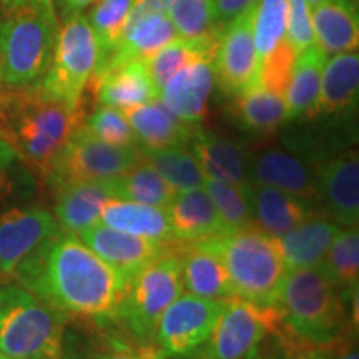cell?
<instances>
[{"label":"cell","mask_w":359,"mask_h":359,"mask_svg":"<svg viewBox=\"0 0 359 359\" xmlns=\"http://www.w3.org/2000/svg\"><path fill=\"white\" fill-rule=\"evenodd\" d=\"M13 280L64 314L118 316L128 280L74 233L58 231L27 257Z\"/></svg>","instance_id":"obj_1"},{"label":"cell","mask_w":359,"mask_h":359,"mask_svg":"<svg viewBox=\"0 0 359 359\" xmlns=\"http://www.w3.org/2000/svg\"><path fill=\"white\" fill-rule=\"evenodd\" d=\"M80 123L82 107L50 100L39 85L0 92V138L17 158L47 177L58 151Z\"/></svg>","instance_id":"obj_2"},{"label":"cell","mask_w":359,"mask_h":359,"mask_svg":"<svg viewBox=\"0 0 359 359\" xmlns=\"http://www.w3.org/2000/svg\"><path fill=\"white\" fill-rule=\"evenodd\" d=\"M53 0H22L0 7L2 85L25 88L40 82L58 34Z\"/></svg>","instance_id":"obj_3"},{"label":"cell","mask_w":359,"mask_h":359,"mask_svg":"<svg viewBox=\"0 0 359 359\" xmlns=\"http://www.w3.org/2000/svg\"><path fill=\"white\" fill-rule=\"evenodd\" d=\"M344 294L353 293L339 290L318 266L288 269L275 303L278 331L309 346H327L343 330Z\"/></svg>","instance_id":"obj_4"},{"label":"cell","mask_w":359,"mask_h":359,"mask_svg":"<svg viewBox=\"0 0 359 359\" xmlns=\"http://www.w3.org/2000/svg\"><path fill=\"white\" fill-rule=\"evenodd\" d=\"M212 243L230 278L233 294L258 306H273L285 280L286 266L278 238L257 226L212 236Z\"/></svg>","instance_id":"obj_5"},{"label":"cell","mask_w":359,"mask_h":359,"mask_svg":"<svg viewBox=\"0 0 359 359\" xmlns=\"http://www.w3.org/2000/svg\"><path fill=\"white\" fill-rule=\"evenodd\" d=\"M67 314L29 290L0 283V356L60 359Z\"/></svg>","instance_id":"obj_6"},{"label":"cell","mask_w":359,"mask_h":359,"mask_svg":"<svg viewBox=\"0 0 359 359\" xmlns=\"http://www.w3.org/2000/svg\"><path fill=\"white\" fill-rule=\"evenodd\" d=\"M98 65V43L87 17L82 13L65 15L53 47L50 64L37 83L50 100L80 109L83 90Z\"/></svg>","instance_id":"obj_7"},{"label":"cell","mask_w":359,"mask_h":359,"mask_svg":"<svg viewBox=\"0 0 359 359\" xmlns=\"http://www.w3.org/2000/svg\"><path fill=\"white\" fill-rule=\"evenodd\" d=\"M182 294L180 240H173L167 253L147 264L130 280L118 316L127 321L138 338H151L155 336L161 314Z\"/></svg>","instance_id":"obj_8"},{"label":"cell","mask_w":359,"mask_h":359,"mask_svg":"<svg viewBox=\"0 0 359 359\" xmlns=\"http://www.w3.org/2000/svg\"><path fill=\"white\" fill-rule=\"evenodd\" d=\"M140 156V148L107 145L80 123L58 151L45 178L55 187L79 182H115L132 168Z\"/></svg>","instance_id":"obj_9"},{"label":"cell","mask_w":359,"mask_h":359,"mask_svg":"<svg viewBox=\"0 0 359 359\" xmlns=\"http://www.w3.org/2000/svg\"><path fill=\"white\" fill-rule=\"evenodd\" d=\"M280 326L275 304L258 306L245 299H228L208 339L185 359H245L266 333H276Z\"/></svg>","instance_id":"obj_10"},{"label":"cell","mask_w":359,"mask_h":359,"mask_svg":"<svg viewBox=\"0 0 359 359\" xmlns=\"http://www.w3.org/2000/svg\"><path fill=\"white\" fill-rule=\"evenodd\" d=\"M228 299H205L182 294L161 314L155 331L156 344L165 356L188 358L212 334Z\"/></svg>","instance_id":"obj_11"},{"label":"cell","mask_w":359,"mask_h":359,"mask_svg":"<svg viewBox=\"0 0 359 359\" xmlns=\"http://www.w3.org/2000/svg\"><path fill=\"white\" fill-rule=\"evenodd\" d=\"M253 7L238 15L219 32L215 52V82L224 97L235 98L259 83V58L253 37Z\"/></svg>","instance_id":"obj_12"},{"label":"cell","mask_w":359,"mask_h":359,"mask_svg":"<svg viewBox=\"0 0 359 359\" xmlns=\"http://www.w3.org/2000/svg\"><path fill=\"white\" fill-rule=\"evenodd\" d=\"M58 231L57 219L47 210H8L0 217V273L12 278L17 266Z\"/></svg>","instance_id":"obj_13"},{"label":"cell","mask_w":359,"mask_h":359,"mask_svg":"<svg viewBox=\"0 0 359 359\" xmlns=\"http://www.w3.org/2000/svg\"><path fill=\"white\" fill-rule=\"evenodd\" d=\"M320 201L331 222L354 228L359 222V158L356 148L341 151L318 168Z\"/></svg>","instance_id":"obj_14"},{"label":"cell","mask_w":359,"mask_h":359,"mask_svg":"<svg viewBox=\"0 0 359 359\" xmlns=\"http://www.w3.org/2000/svg\"><path fill=\"white\" fill-rule=\"evenodd\" d=\"M80 240L110 266L122 273L128 281L147 264L167 253L172 243V241L161 243V241L130 235L114 230L103 223L93 224L92 228L80 233Z\"/></svg>","instance_id":"obj_15"},{"label":"cell","mask_w":359,"mask_h":359,"mask_svg":"<svg viewBox=\"0 0 359 359\" xmlns=\"http://www.w3.org/2000/svg\"><path fill=\"white\" fill-rule=\"evenodd\" d=\"M215 53L200 57L180 69L160 90V100L180 120L198 127L215 87Z\"/></svg>","instance_id":"obj_16"},{"label":"cell","mask_w":359,"mask_h":359,"mask_svg":"<svg viewBox=\"0 0 359 359\" xmlns=\"http://www.w3.org/2000/svg\"><path fill=\"white\" fill-rule=\"evenodd\" d=\"M251 182L278 188L308 205L320 201L318 172L299 155L283 148H266L259 155H251Z\"/></svg>","instance_id":"obj_17"},{"label":"cell","mask_w":359,"mask_h":359,"mask_svg":"<svg viewBox=\"0 0 359 359\" xmlns=\"http://www.w3.org/2000/svg\"><path fill=\"white\" fill-rule=\"evenodd\" d=\"M190 143L205 177L228 183L248 195L253 185L251 154L243 143L201 128L193 132Z\"/></svg>","instance_id":"obj_18"},{"label":"cell","mask_w":359,"mask_h":359,"mask_svg":"<svg viewBox=\"0 0 359 359\" xmlns=\"http://www.w3.org/2000/svg\"><path fill=\"white\" fill-rule=\"evenodd\" d=\"M178 37L172 19L168 13L160 12H142L130 13L128 24L125 27L122 40L116 45L114 53L107 58L95 70L93 77L103 74V72L114 69L116 65L127 64L132 60H148L155 55L161 47L173 42ZM90 79V80H92Z\"/></svg>","instance_id":"obj_19"},{"label":"cell","mask_w":359,"mask_h":359,"mask_svg":"<svg viewBox=\"0 0 359 359\" xmlns=\"http://www.w3.org/2000/svg\"><path fill=\"white\" fill-rule=\"evenodd\" d=\"M183 288L205 299H233L230 278L212 243V238L200 241H180Z\"/></svg>","instance_id":"obj_20"},{"label":"cell","mask_w":359,"mask_h":359,"mask_svg":"<svg viewBox=\"0 0 359 359\" xmlns=\"http://www.w3.org/2000/svg\"><path fill=\"white\" fill-rule=\"evenodd\" d=\"M359 55L358 50L334 53L323 67L320 93L306 118L341 116L358 105Z\"/></svg>","instance_id":"obj_21"},{"label":"cell","mask_w":359,"mask_h":359,"mask_svg":"<svg viewBox=\"0 0 359 359\" xmlns=\"http://www.w3.org/2000/svg\"><path fill=\"white\" fill-rule=\"evenodd\" d=\"M92 83L97 100L102 105L128 110L160 97L154 80L147 70L145 60H132L116 65L93 77Z\"/></svg>","instance_id":"obj_22"},{"label":"cell","mask_w":359,"mask_h":359,"mask_svg":"<svg viewBox=\"0 0 359 359\" xmlns=\"http://www.w3.org/2000/svg\"><path fill=\"white\" fill-rule=\"evenodd\" d=\"M55 217L58 226L82 233L100 223L103 205L115 196L114 182H79L57 187Z\"/></svg>","instance_id":"obj_23"},{"label":"cell","mask_w":359,"mask_h":359,"mask_svg":"<svg viewBox=\"0 0 359 359\" xmlns=\"http://www.w3.org/2000/svg\"><path fill=\"white\" fill-rule=\"evenodd\" d=\"M132 125L137 140L143 150H163V148L187 147L190 143L193 127L172 114L160 98L123 110Z\"/></svg>","instance_id":"obj_24"},{"label":"cell","mask_w":359,"mask_h":359,"mask_svg":"<svg viewBox=\"0 0 359 359\" xmlns=\"http://www.w3.org/2000/svg\"><path fill=\"white\" fill-rule=\"evenodd\" d=\"M314 43L326 55L358 50L359 15L356 0H323L309 8Z\"/></svg>","instance_id":"obj_25"},{"label":"cell","mask_w":359,"mask_h":359,"mask_svg":"<svg viewBox=\"0 0 359 359\" xmlns=\"http://www.w3.org/2000/svg\"><path fill=\"white\" fill-rule=\"evenodd\" d=\"M253 224L269 236L281 238L311 213V206L278 188L253 183L248 191Z\"/></svg>","instance_id":"obj_26"},{"label":"cell","mask_w":359,"mask_h":359,"mask_svg":"<svg viewBox=\"0 0 359 359\" xmlns=\"http://www.w3.org/2000/svg\"><path fill=\"white\" fill-rule=\"evenodd\" d=\"M167 212L175 240L200 241L226 233L205 188L177 193Z\"/></svg>","instance_id":"obj_27"},{"label":"cell","mask_w":359,"mask_h":359,"mask_svg":"<svg viewBox=\"0 0 359 359\" xmlns=\"http://www.w3.org/2000/svg\"><path fill=\"white\" fill-rule=\"evenodd\" d=\"M100 223L114 230L161 241V243L175 240L167 208L160 206L137 203L114 196L103 205Z\"/></svg>","instance_id":"obj_28"},{"label":"cell","mask_w":359,"mask_h":359,"mask_svg":"<svg viewBox=\"0 0 359 359\" xmlns=\"http://www.w3.org/2000/svg\"><path fill=\"white\" fill-rule=\"evenodd\" d=\"M339 231V224L331 219L308 217L286 235L278 238L286 266L288 269L320 266Z\"/></svg>","instance_id":"obj_29"},{"label":"cell","mask_w":359,"mask_h":359,"mask_svg":"<svg viewBox=\"0 0 359 359\" xmlns=\"http://www.w3.org/2000/svg\"><path fill=\"white\" fill-rule=\"evenodd\" d=\"M326 60L327 55L316 43L296 53L285 90L286 122L304 118L313 110L320 93L321 74Z\"/></svg>","instance_id":"obj_30"},{"label":"cell","mask_w":359,"mask_h":359,"mask_svg":"<svg viewBox=\"0 0 359 359\" xmlns=\"http://www.w3.org/2000/svg\"><path fill=\"white\" fill-rule=\"evenodd\" d=\"M233 111L241 127L258 135L273 133L286 123L285 97L262 82L235 97Z\"/></svg>","instance_id":"obj_31"},{"label":"cell","mask_w":359,"mask_h":359,"mask_svg":"<svg viewBox=\"0 0 359 359\" xmlns=\"http://www.w3.org/2000/svg\"><path fill=\"white\" fill-rule=\"evenodd\" d=\"M219 32L222 30L213 29L212 32L195 39H183L177 37L173 42H170L161 47L155 55H151L145 60L147 70L154 80L156 90H160L180 69H183L187 64L196 60V58L210 55L217 52Z\"/></svg>","instance_id":"obj_32"},{"label":"cell","mask_w":359,"mask_h":359,"mask_svg":"<svg viewBox=\"0 0 359 359\" xmlns=\"http://www.w3.org/2000/svg\"><path fill=\"white\" fill-rule=\"evenodd\" d=\"M114 188L116 198L160 206V208H168L177 195L170 183L165 182L143 156L122 177L115 180Z\"/></svg>","instance_id":"obj_33"},{"label":"cell","mask_w":359,"mask_h":359,"mask_svg":"<svg viewBox=\"0 0 359 359\" xmlns=\"http://www.w3.org/2000/svg\"><path fill=\"white\" fill-rule=\"evenodd\" d=\"M142 156L161 175L175 191H190L203 188L205 173L198 160L187 147L163 148V150H143Z\"/></svg>","instance_id":"obj_34"},{"label":"cell","mask_w":359,"mask_h":359,"mask_svg":"<svg viewBox=\"0 0 359 359\" xmlns=\"http://www.w3.org/2000/svg\"><path fill=\"white\" fill-rule=\"evenodd\" d=\"M133 6L135 0H97L90 8L87 20L98 43L97 69L105 64L122 40Z\"/></svg>","instance_id":"obj_35"},{"label":"cell","mask_w":359,"mask_h":359,"mask_svg":"<svg viewBox=\"0 0 359 359\" xmlns=\"http://www.w3.org/2000/svg\"><path fill=\"white\" fill-rule=\"evenodd\" d=\"M323 273L331 281L343 290L344 293H353L358 290L359 278V231L358 226L341 228L334 236L333 243L327 250L320 266Z\"/></svg>","instance_id":"obj_36"},{"label":"cell","mask_w":359,"mask_h":359,"mask_svg":"<svg viewBox=\"0 0 359 359\" xmlns=\"http://www.w3.org/2000/svg\"><path fill=\"white\" fill-rule=\"evenodd\" d=\"M288 0H258L253 8V37L259 67L286 42Z\"/></svg>","instance_id":"obj_37"},{"label":"cell","mask_w":359,"mask_h":359,"mask_svg":"<svg viewBox=\"0 0 359 359\" xmlns=\"http://www.w3.org/2000/svg\"><path fill=\"white\" fill-rule=\"evenodd\" d=\"M203 188L212 198L218 217L222 219L226 233L253 226V213H251L250 198L246 193L233 185L219 182L215 178H205Z\"/></svg>","instance_id":"obj_38"},{"label":"cell","mask_w":359,"mask_h":359,"mask_svg":"<svg viewBox=\"0 0 359 359\" xmlns=\"http://www.w3.org/2000/svg\"><path fill=\"white\" fill-rule=\"evenodd\" d=\"M98 140L116 148H138L137 135L122 110L102 105L83 122Z\"/></svg>","instance_id":"obj_39"},{"label":"cell","mask_w":359,"mask_h":359,"mask_svg":"<svg viewBox=\"0 0 359 359\" xmlns=\"http://www.w3.org/2000/svg\"><path fill=\"white\" fill-rule=\"evenodd\" d=\"M168 17L178 37L195 39L213 30L210 0H173Z\"/></svg>","instance_id":"obj_40"},{"label":"cell","mask_w":359,"mask_h":359,"mask_svg":"<svg viewBox=\"0 0 359 359\" xmlns=\"http://www.w3.org/2000/svg\"><path fill=\"white\" fill-rule=\"evenodd\" d=\"M286 40L294 53L303 52L314 43L311 15L306 0H288V27Z\"/></svg>","instance_id":"obj_41"},{"label":"cell","mask_w":359,"mask_h":359,"mask_svg":"<svg viewBox=\"0 0 359 359\" xmlns=\"http://www.w3.org/2000/svg\"><path fill=\"white\" fill-rule=\"evenodd\" d=\"M258 0H210L213 29L222 30Z\"/></svg>","instance_id":"obj_42"},{"label":"cell","mask_w":359,"mask_h":359,"mask_svg":"<svg viewBox=\"0 0 359 359\" xmlns=\"http://www.w3.org/2000/svg\"><path fill=\"white\" fill-rule=\"evenodd\" d=\"M281 349L283 354L280 356H259L258 348L253 351V359H330L331 354H327L325 349L320 346H309V344L299 343V341L283 338Z\"/></svg>","instance_id":"obj_43"},{"label":"cell","mask_w":359,"mask_h":359,"mask_svg":"<svg viewBox=\"0 0 359 359\" xmlns=\"http://www.w3.org/2000/svg\"><path fill=\"white\" fill-rule=\"evenodd\" d=\"M17 160L19 158H17L15 151L6 140L0 138V200L7 198L13 190L12 170Z\"/></svg>","instance_id":"obj_44"},{"label":"cell","mask_w":359,"mask_h":359,"mask_svg":"<svg viewBox=\"0 0 359 359\" xmlns=\"http://www.w3.org/2000/svg\"><path fill=\"white\" fill-rule=\"evenodd\" d=\"M100 359H165V353L160 348L151 346H140V348H130V346H116L103 354Z\"/></svg>","instance_id":"obj_45"},{"label":"cell","mask_w":359,"mask_h":359,"mask_svg":"<svg viewBox=\"0 0 359 359\" xmlns=\"http://www.w3.org/2000/svg\"><path fill=\"white\" fill-rule=\"evenodd\" d=\"M172 4L173 0H135L132 12L133 13H142V12L168 13Z\"/></svg>","instance_id":"obj_46"},{"label":"cell","mask_w":359,"mask_h":359,"mask_svg":"<svg viewBox=\"0 0 359 359\" xmlns=\"http://www.w3.org/2000/svg\"><path fill=\"white\" fill-rule=\"evenodd\" d=\"M97 0H58V4L62 6V11H64L65 15H70V13H82L85 8L92 7Z\"/></svg>","instance_id":"obj_47"},{"label":"cell","mask_w":359,"mask_h":359,"mask_svg":"<svg viewBox=\"0 0 359 359\" xmlns=\"http://www.w3.org/2000/svg\"><path fill=\"white\" fill-rule=\"evenodd\" d=\"M330 359H359V354L356 349L353 351L351 348H348L344 349V351H341L339 354H336V356H330Z\"/></svg>","instance_id":"obj_48"},{"label":"cell","mask_w":359,"mask_h":359,"mask_svg":"<svg viewBox=\"0 0 359 359\" xmlns=\"http://www.w3.org/2000/svg\"><path fill=\"white\" fill-rule=\"evenodd\" d=\"M15 2H22V0H0V7L11 6V4H15Z\"/></svg>","instance_id":"obj_49"},{"label":"cell","mask_w":359,"mask_h":359,"mask_svg":"<svg viewBox=\"0 0 359 359\" xmlns=\"http://www.w3.org/2000/svg\"><path fill=\"white\" fill-rule=\"evenodd\" d=\"M323 0H306V4H308V7L311 8V7H314V6H318V4H321Z\"/></svg>","instance_id":"obj_50"},{"label":"cell","mask_w":359,"mask_h":359,"mask_svg":"<svg viewBox=\"0 0 359 359\" xmlns=\"http://www.w3.org/2000/svg\"><path fill=\"white\" fill-rule=\"evenodd\" d=\"M253 351H255V349H253ZM253 351H251V353L248 354V356H246L245 359H253Z\"/></svg>","instance_id":"obj_51"},{"label":"cell","mask_w":359,"mask_h":359,"mask_svg":"<svg viewBox=\"0 0 359 359\" xmlns=\"http://www.w3.org/2000/svg\"><path fill=\"white\" fill-rule=\"evenodd\" d=\"M0 87H2V67H0Z\"/></svg>","instance_id":"obj_52"},{"label":"cell","mask_w":359,"mask_h":359,"mask_svg":"<svg viewBox=\"0 0 359 359\" xmlns=\"http://www.w3.org/2000/svg\"><path fill=\"white\" fill-rule=\"evenodd\" d=\"M4 280H6V276H4V275H2V273H0V283H2Z\"/></svg>","instance_id":"obj_53"},{"label":"cell","mask_w":359,"mask_h":359,"mask_svg":"<svg viewBox=\"0 0 359 359\" xmlns=\"http://www.w3.org/2000/svg\"><path fill=\"white\" fill-rule=\"evenodd\" d=\"M40 359H50V358H40Z\"/></svg>","instance_id":"obj_54"},{"label":"cell","mask_w":359,"mask_h":359,"mask_svg":"<svg viewBox=\"0 0 359 359\" xmlns=\"http://www.w3.org/2000/svg\"><path fill=\"white\" fill-rule=\"evenodd\" d=\"M0 359H4V358H2V356H0Z\"/></svg>","instance_id":"obj_55"}]
</instances>
